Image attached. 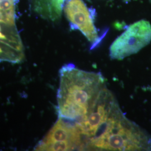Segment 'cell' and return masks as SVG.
<instances>
[{
	"label": "cell",
	"instance_id": "obj_3",
	"mask_svg": "<svg viewBox=\"0 0 151 151\" xmlns=\"http://www.w3.org/2000/svg\"><path fill=\"white\" fill-rule=\"evenodd\" d=\"M16 0H0V62L19 63L24 49L15 23Z\"/></svg>",
	"mask_w": 151,
	"mask_h": 151
},
{
	"label": "cell",
	"instance_id": "obj_4",
	"mask_svg": "<svg viewBox=\"0 0 151 151\" xmlns=\"http://www.w3.org/2000/svg\"><path fill=\"white\" fill-rule=\"evenodd\" d=\"M151 41V25L145 20L135 22L127 28L110 47L111 59L123 60L136 54Z\"/></svg>",
	"mask_w": 151,
	"mask_h": 151
},
{
	"label": "cell",
	"instance_id": "obj_6",
	"mask_svg": "<svg viewBox=\"0 0 151 151\" xmlns=\"http://www.w3.org/2000/svg\"><path fill=\"white\" fill-rule=\"evenodd\" d=\"M64 11L72 28L83 34L91 44L92 49L99 44L103 36H99L94 24L93 14L83 0H68Z\"/></svg>",
	"mask_w": 151,
	"mask_h": 151
},
{
	"label": "cell",
	"instance_id": "obj_2",
	"mask_svg": "<svg viewBox=\"0 0 151 151\" xmlns=\"http://www.w3.org/2000/svg\"><path fill=\"white\" fill-rule=\"evenodd\" d=\"M84 151H151V136L128 119L119 105L87 142Z\"/></svg>",
	"mask_w": 151,
	"mask_h": 151
},
{
	"label": "cell",
	"instance_id": "obj_5",
	"mask_svg": "<svg viewBox=\"0 0 151 151\" xmlns=\"http://www.w3.org/2000/svg\"><path fill=\"white\" fill-rule=\"evenodd\" d=\"M81 137L75 125L58 118L47 135L35 147V151H82Z\"/></svg>",
	"mask_w": 151,
	"mask_h": 151
},
{
	"label": "cell",
	"instance_id": "obj_7",
	"mask_svg": "<svg viewBox=\"0 0 151 151\" xmlns=\"http://www.w3.org/2000/svg\"><path fill=\"white\" fill-rule=\"evenodd\" d=\"M68 0H32L33 9L42 17L52 22L60 20Z\"/></svg>",
	"mask_w": 151,
	"mask_h": 151
},
{
	"label": "cell",
	"instance_id": "obj_1",
	"mask_svg": "<svg viewBox=\"0 0 151 151\" xmlns=\"http://www.w3.org/2000/svg\"><path fill=\"white\" fill-rule=\"evenodd\" d=\"M105 81L101 73L88 72L65 65L60 70L57 92L58 118L72 124L83 119L97 101Z\"/></svg>",
	"mask_w": 151,
	"mask_h": 151
}]
</instances>
